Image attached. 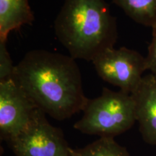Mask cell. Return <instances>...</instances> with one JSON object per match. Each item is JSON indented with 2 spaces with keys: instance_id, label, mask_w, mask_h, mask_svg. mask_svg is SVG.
<instances>
[{
  "instance_id": "4",
  "label": "cell",
  "mask_w": 156,
  "mask_h": 156,
  "mask_svg": "<svg viewBox=\"0 0 156 156\" xmlns=\"http://www.w3.org/2000/svg\"><path fill=\"white\" fill-rule=\"evenodd\" d=\"M95 69L104 81L132 94L140 86L147 70L145 57L126 47L111 48L93 59Z\"/></svg>"
},
{
  "instance_id": "6",
  "label": "cell",
  "mask_w": 156,
  "mask_h": 156,
  "mask_svg": "<svg viewBox=\"0 0 156 156\" xmlns=\"http://www.w3.org/2000/svg\"><path fill=\"white\" fill-rule=\"evenodd\" d=\"M41 109L14 78L0 81V136L9 142L22 132Z\"/></svg>"
},
{
  "instance_id": "8",
  "label": "cell",
  "mask_w": 156,
  "mask_h": 156,
  "mask_svg": "<svg viewBox=\"0 0 156 156\" xmlns=\"http://www.w3.org/2000/svg\"><path fill=\"white\" fill-rule=\"evenodd\" d=\"M34 20L28 0H0V41H7L9 33Z\"/></svg>"
},
{
  "instance_id": "2",
  "label": "cell",
  "mask_w": 156,
  "mask_h": 156,
  "mask_svg": "<svg viewBox=\"0 0 156 156\" xmlns=\"http://www.w3.org/2000/svg\"><path fill=\"white\" fill-rule=\"evenodd\" d=\"M60 43L75 59L92 62L118 38L116 17L105 0H64L54 20Z\"/></svg>"
},
{
  "instance_id": "5",
  "label": "cell",
  "mask_w": 156,
  "mask_h": 156,
  "mask_svg": "<svg viewBox=\"0 0 156 156\" xmlns=\"http://www.w3.org/2000/svg\"><path fill=\"white\" fill-rule=\"evenodd\" d=\"M9 144L16 156H70L63 132L48 122L41 109Z\"/></svg>"
},
{
  "instance_id": "1",
  "label": "cell",
  "mask_w": 156,
  "mask_h": 156,
  "mask_svg": "<svg viewBox=\"0 0 156 156\" xmlns=\"http://www.w3.org/2000/svg\"><path fill=\"white\" fill-rule=\"evenodd\" d=\"M13 78L45 114L56 120L83 111L88 101L79 67L70 56L30 51L15 66Z\"/></svg>"
},
{
  "instance_id": "11",
  "label": "cell",
  "mask_w": 156,
  "mask_h": 156,
  "mask_svg": "<svg viewBox=\"0 0 156 156\" xmlns=\"http://www.w3.org/2000/svg\"><path fill=\"white\" fill-rule=\"evenodd\" d=\"M15 66L6 46V41H0V81L13 78Z\"/></svg>"
},
{
  "instance_id": "3",
  "label": "cell",
  "mask_w": 156,
  "mask_h": 156,
  "mask_svg": "<svg viewBox=\"0 0 156 156\" xmlns=\"http://www.w3.org/2000/svg\"><path fill=\"white\" fill-rule=\"evenodd\" d=\"M83 112L74 128L100 137H114L132 128L136 122L133 95L107 87H103L100 96L88 99Z\"/></svg>"
},
{
  "instance_id": "9",
  "label": "cell",
  "mask_w": 156,
  "mask_h": 156,
  "mask_svg": "<svg viewBox=\"0 0 156 156\" xmlns=\"http://www.w3.org/2000/svg\"><path fill=\"white\" fill-rule=\"evenodd\" d=\"M134 22L153 28L156 25V0H112Z\"/></svg>"
},
{
  "instance_id": "7",
  "label": "cell",
  "mask_w": 156,
  "mask_h": 156,
  "mask_svg": "<svg viewBox=\"0 0 156 156\" xmlns=\"http://www.w3.org/2000/svg\"><path fill=\"white\" fill-rule=\"evenodd\" d=\"M132 95L142 138L147 143L156 145V78L152 74L144 76Z\"/></svg>"
},
{
  "instance_id": "10",
  "label": "cell",
  "mask_w": 156,
  "mask_h": 156,
  "mask_svg": "<svg viewBox=\"0 0 156 156\" xmlns=\"http://www.w3.org/2000/svg\"><path fill=\"white\" fill-rule=\"evenodd\" d=\"M70 156H131L114 137H100L85 147L69 150Z\"/></svg>"
},
{
  "instance_id": "12",
  "label": "cell",
  "mask_w": 156,
  "mask_h": 156,
  "mask_svg": "<svg viewBox=\"0 0 156 156\" xmlns=\"http://www.w3.org/2000/svg\"><path fill=\"white\" fill-rule=\"evenodd\" d=\"M145 60L147 70H150L151 74L156 78V25L152 28V40Z\"/></svg>"
}]
</instances>
